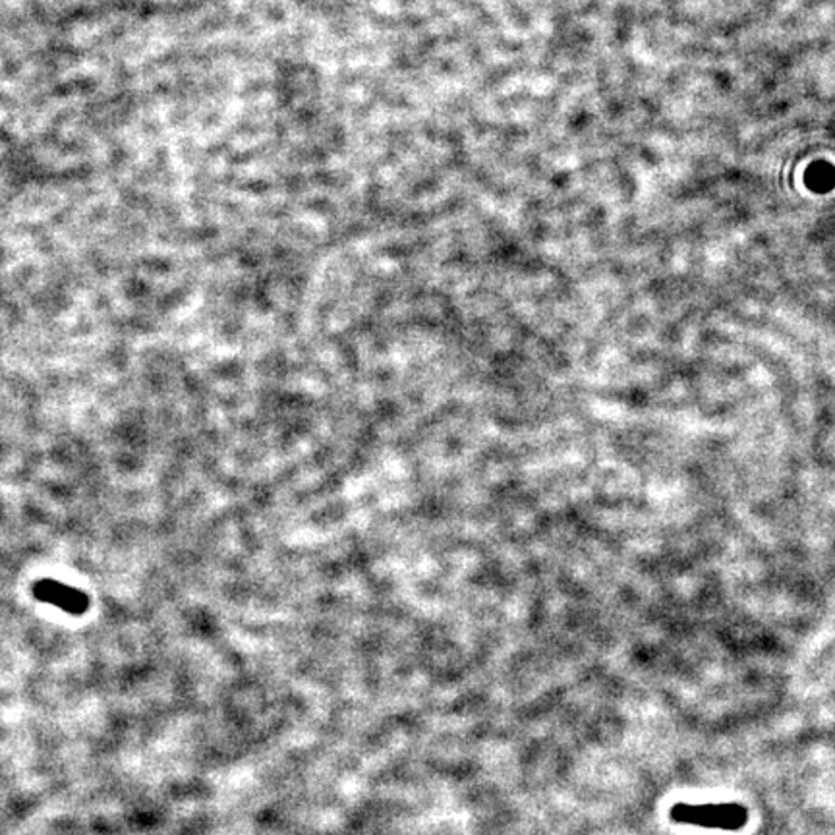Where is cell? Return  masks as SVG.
<instances>
[{"mask_svg": "<svg viewBox=\"0 0 835 835\" xmlns=\"http://www.w3.org/2000/svg\"><path fill=\"white\" fill-rule=\"evenodd\" d=\"M671 818L679 824H688V826L737 832L741 827L747 826L748 812L737 802H718V805L679 802L671 810Z\"/></svg>", "mask_w": 835, "mask_h": 835, "instance_id": "cell-1", "label": "cell"}, {"mask_svg": "<svg viewBox=\"0 0 835 835\" xmlns=\"http://www.w3.org/2000/svg\"><path fill=\"white\" fill-rule=\"evenodd\" d=\"M36 598L47 602L51 606L59 607L66 613L79 616L89 607V599L81 590L72 589L68 584L56 581H41L36 584Z\"/></svg>", "mask_w": 835, "mask_h": 835, "instance_id": "cell-2", "label": "cell"}]
</instances>
